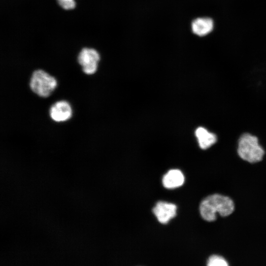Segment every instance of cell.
<instances>
[{"label":"cell","mask_w":266,"mask_h":266,"mask_svg":"<svg viewBox=\"0 0 266 266\" xmlns=\"http://www.w3.org/2000/svg\"><path fill=\"white\" fill-rule=\"evenodd\" d=\"M234 210L233 200L228 197L219 194L209 196L204 199L200 206L202 218L209 222L216 219V213L222 216L230 215Z\"/></svg>","instance_id":"obj_1"},{"label":"cell","mask_w":266,"mask_h":266,"mask_svg":"<svg viewBox=\"0 0 266 266\" xmlns=\"http://www.w3.org/2000/svg\"><path fill=\"white\" fill-rule=\"evenodd\" d=\"M237 153L242 159L254 163L262 160L265 151L256 136L245 133L238 140Z\"/></svg>","instance_id":"obj_2"},{"label":"cell","mask_w":266,"mask_h":266,"mask_svg":"<svg viewBox=\"0 0 266 266\" xmlns=\"http://www.w3.org/2000/svg\"><path fill=\"white\" fill-rule=\"evenodd\" d=\"M57 85L55 78L42 69L33 71L29 82L31 90L37 96L43 98L49 96Z\"/></svg>","instance_id":"obj_3"},{"label":"cell","mask_w":266,"mask_h":266,"mask_svg":"<svg viewBox=\"0 0 266 266\" xmlns=\"http://www.w3.org/2000/svg\"><path fill=\"white\" fill-rule=\"evenodd\" d=\"M100 56L98 52L93 48H83L77 57V61L83 71L87 74H94L97 70Z\"/></svg>","instance_id":"obj_4"},{"label":"cell","mask_w":266,"mask_h":266,"mask_svg":"<svg viewBox=\"0 0 266 266\" xmlns=\"http://www.w3.org/2000/svg\"><path fill=\"white\" fill-rule=\"evenodd\" d=\"M51 118L56 122H64L69 119L72 116V108L66 100L55 102L50 107L49 111Z\"/></svg>","instance_id":"obj_5"},{"label":"cell","mask_w":266,"mask_h":266,"mask_svg":"<svg viewBox=\"0 0 266 266\" xmlns=\"http://www.w3.org/2000/svg\"><path fill=\"white\" fill-rule=\"evenodd\" d=\"M176 209L174 204L161 201L157 203L153 212L161 223L166 224L176 216Z\"/></svg>","instance_id":"obj_6"},{"label":"cell","mask_w":266,"mask_h":266,"mask_svg":"<svg viewBox=\"0 0 266 266\" xmlns=\"http://www.w3.org/2000/svg\"><path fill=\"white\" fill-rule=\"evenodd\" d=\"M214 28L213 19L208 17H199L191 23V30L194 34L203 37L211 33Z\"/></svg>","instance_id":"obj_7"},{"label":"cell","mask_w":266,"mask_h":266,"mask_svg":"<svg viewBox=\"0 0 266 266\" xmlns=\"http://www.w3.org/2000/svg\"><path fill=\"white\" fill-rule=\"evenodd\" d=\"M162 181L165 188L173 189L183 185L184 176L180 170L171 169L164 176Z\"/></svg>","instance_id":"obj_8"},{"label":"cell","mask_w":266,"mask_h":266,"mask_svg":"<svg viewBox=\"0 0 266 266\" xmlns=\"http://www.w3.org/2000/svg\"><path fill=\"white\" fill-rule=\"evenodd\" d=\"M195 135L200 148L202 149L209 148L215 144L217 140L216 134L201 127L196 129Z\"/></svg>","instance_id":"obj_9"},{"label":"cell","mask_w":266,"mask_h":266,"mask_svg":"<svg viewBox=\"0 0 266 266\" xmlns=\"http://www.w3.org/2000/svg\"><path fill=\"white\" fill-rule=\"evenodd\" d=\"M227 262L223 257L218 255L211 256L207 261L208 266H227Z\"/></svg>","instance_id":"obj_10"},{"label":"cell","mask_w":266,"mask_h":266,"mask_svg":"<svg viewBox=\"0 0 266 266\" xmlns=\"http://www.w3.org/2000/svg\"><path fill=\"white\" fill-rule=\"evenodd\" d=\"M57 1L61 7L66 10L73 9L75 6L74 0H57Z\"/></svg>","instance_id":"obj_11"}]
</instances>
